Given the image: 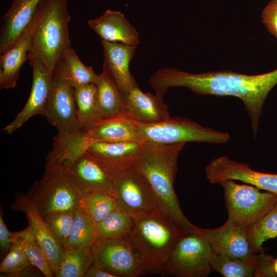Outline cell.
Returning a JSON list of instances; mask_svg holds the SVG:
<instances>
[{"instance_id":"d590c367","label":"cell","mask_w":277,"mask_h":277,"mask_svg":"<svg viewBox=\"0 0 277 277\" xmlns=\"http://www.w3.org/2000/svg\"><path fill=\"white\" fill-rule=\"evenodd\" d=\"M275 259L264 252L256 254L254 258L255 277H274L276 275L274 270Z\"/></svg>"},{"instance_id":"7402d4cb","label":"cell","mask_w":277,"mask_h":277,"mask_svg":"<svg viewBox=\"0 0 277 277\" xmlns=\"http://www.w3.org/2000/svg\"><path fill=\"white\" fill-rule=\"evenodd\" d=\"M88 25L102 39L135 46L140 43L136 30L120 11L107 10L101 16L89 19Z\"/></svg>"},{"instance_id":"f35d334b","label":"cell","mask_w":277,"mask_h":277,"mask_svg":"<svg viewBox=\"0 0 277 277\" xmlns=\"http://www.w3.org/2000/svg\"><path fill=\"white\" fill-rule=\"evenodd\" d=\"M85 277H114V276L93 263L87 271Z\"/></svg>"},{"instance_id":"ab89813d","label":"cell","mask_w":277,"mask_h":277,"mask_svg":"<svg viewBox=\"0 0 277 277\" xmlns=\"http://www.w3.org/2000/svg\"><path fill=\"white\" fill-rule=\"evenodd\" d=\"M274 270L277 276V259H275L274 263Z\"/></svg>"},{"instance_id":"484cf974","label":"cell","mask_w":277,"mask_h":277,"mask_svg":"<svg viewBox=\"0 0 277 277\" xmlns=\"http://www.w3.org/2000/svg\"><path fill=\"white\" fill-rule=\"evenodd\" d=\"M76 114L83 132L90 130L102 117L96 102L94 83L74 89Z\"/></svg>"},{"instance_id":"74e56055","label":"cell","mask_w":277,"mask_h":277,"mask_svg":"<svg viewBox=\"0 0 277 277\" xmlns=\"http://www.w3.org/2000/svg\"><path fill=\"white\" fill-rule=\"evenodd\" d=\"M19 231L10 232L7 228L3 217V209L1 207L0 213V246L1 250L9 251L11 245L15 243L18 238Z\"/></svg>"},{"instance_id":"83f0119b","label":"cell","mask_w":277,"mask_h":277,"mask_svg":"<svg viewBox=\"0 0 277 277\" xmlns=\"http://www.w3.org/2000/svg\"><path fill=\"white\" fill-rule=\"evenodd\" d=\"M118 206L114 195L102 192H89L82 194L77 208L94 223L98 222Z\"/></svg>"},{"instance_id":"9c48e42d","label":"cell","mask_w":277,"mask_h":277,"mask_svg":"<svg viewBox=\"0 0 277 277\" xmlns=\"http://www.w3.org/2000/svg\"><path fill=\"white\" fill-rule=\"evenodd\" d=\"M90 252L93 263L114 277H136L148 271L138 251L126 239L98 238Z\"/></svg>"},{"instance_id":"5b68a950","label":"cell","mask_w":277,"mask_h":277,"mask_svg":"<svg viewBox=\"0 0 277 277\" xmlns=\"http://www.w3.org/2000/svg\"><path fill=\"white\" fill-rule=\"evenodd\" d=\"M26 195L44 217L57 212L74 211L82 192L70 170L54 167L44 170L41 179L33 183Z\"/></svg>"},{"instance_id":"52a82bcc","label":"cell","mask_w":277,"mask_h":277,"mask_svg":"<svg viewBox=\"0 0 277 277\" xmlns=\"http://www.w3.org/2000/svg\"><path fill=\"white\" fill-rule=\"evenodd\" d=\"M136 123L143 141L161 144L196 142L220 144L226 143L230 138L227 132L204 127L184 117H170L155 124Z\"/></svg>"},{"instance_id":"ac0fdd59","label":"cell","mask_w":277,"mask_h":277,"mask_svg":"<svg viewBox=\"0 0 277 277\" xmlns=\"http://www.w3.org/2000/svg\"><path fill=\"white\" fill-rule=\"evenodd\" d=\"M41 1L12 0L1 20V54L14 46L28 30Z\"/></svg>"},{"instance_id":"1f68e13d","label":"cell","mask_w":277,"mask_h":277,"mask_svg":"<svg viewBox=\"0 0 277 277\" xmlns=\"http://www.w3.org/2000/svg\"><path fill=\"white\" fill-rule=\"evenodd\" d=\"M17 242L37 269L46 277L54 276L49 261L29 225L19 231Z\"/></svg>"},{"instance_id":"4fadbf2b","label":"cell","mask_w":277,"mask_h":277,"mask_svg":"<svg viewBox=\"0 0 277 277\" xmlns=\"http://www.w3.org/2000/svg\"><path fill=\"white\" fill-rule=\"evenodd\" d=\"M29 63L32 68L33 80L29 98L22 110L3 130L11 134L29 119L37 114L43 115L52 91L54 71L46 68L32 54Z\"/></svg>"},{"instance_id":"277c9868","label":"cell","mask_w":277,"mask_h":277,"mask_svg":"<svg viewBox=\"0 0 277 277\" xmlns=\"http://www.w3.org/2000/svg\"><path fill=\"white\" fill-rule=\"evenodd\" d=\"M133 221L131 232L126 240L138 251L148 271L163 272L174 246L184 234L160 213L135 217Z\"/></svg>"},{"instance_id":"f1b7e54d","label":"cell","mask_w":277,"mask_h":277,"mask_svg":"<svg viewBox=\"0 0 277 277\" xmlns=\"http://www.w3.org/2000/svg\"><path fill=\"white\" fill-rule=\"evenodd\" d=\"M74 213L73 226L65 247L90 251L97 239L94 223L78 208Z\"/></svg>"},{"instance_id":"9a60e30c","label":"cell","mask_w":277,"mask_h":277,"mask_svg":"<svg viewBox=\"0 0 277 277\" xmlns=\"http://www.w3.org/2000/svg\"><path fill=\"white\" fill-rule=\"evenodd\" d=\"M199 232L216 253L244 261L252 260L255 255L246 228L238 227L227 221L217 228H201Z\"/></svg>"},{"instance_id":"e0dca14e","label":"cell","mask_w":277,"mask_h":277,"mask_svg":"<svg viewBox=\"0 0 277 277\" xmlns=\"http://www.w3.org/2000/svg\"><path fill=\"white\" fill-rule=\"evenodd\" d=\"M144 141L100 142L86 150L103 167L114 175L132 167Z\"/></svg>"},{"instance_id":"7a4b0ae2","label":"cell","mask_w":277,"mask_h":277,"mask_svg":"<svg viewBox=\"0 0 277 277\" xmlns=\"http://www.w3.org/2000/svg\"><path fill=\"white\" fill-rule=\"evenodd\" d=\"M186 143L161 144L144 141L133 166L147 180L162 214L169 219L183 234L200 228L192 224L182 211L175 192L179 154Z\"/></svg>"},{"instance_id":"8d00e7d4","label":"cell","mask_w":277,"mask_h":277,"mask_svg":"<svg viewBox=\"0 0 277 277\" xmlns=\"http://www.w3.org/2000/svg\"><path fill=\"white\" fill-rule=\"evenodd\" d=\"M261 20L277 40V0L270 1L263 10Z\"/></svg>"},{"instance_id":"8992f818","label":"cell","mask_w":277,"mask_h":277,"mask_svg":"<svg viewBox=\"0 0 277 277\" xmlns=\"http://www.w3.org/2000/svg\"><path fill=\"white\" fill-rule=\"evenodd\" d=\"M224 189L227 209V221L241 228H246L261 220L277 202V195L261 192L247 184H240L233 180L220 184Z\"/></svg>"},{"instance_id":"2e32d148","label":"cell","mask_w":277,"mask_h":277,"mask_svg":"<svg viewBox=\"0 0 277 277\" xmlns=\"http://www.w3.org/2000/svg\"><path fill=\"white\" fill-rule=\"evenodd\" d=\"M75 138L85 151L96 143L143 141L136 122L127 116L102 119L89 131L77 133Z\"/></svg>"},{"instance_id":"6da1fadb","label":"cell","mask_w":277,"mask_h":277,"mask_svg":"<svg viewBox=\"0 0 277 277\" xmlns=\"http://www.w3.org/2000/svg\"><path fill=\"white\" fill-rule=\"evenodd\" d=\"M149 83L155 93L163 96L170 87H184L200 95L238 97L244 104L255 136L264 103L277 84V69L261 74L247 75L230 71L190 73L165 68L156 72Z\"/></svg>"},{"instance_id":"4316f807","label":"cell","mask_w":277,"mask_h":277,"mask_svg":"<svg viewBox=\"0 0 277 277\" xmlns=\"http://www.w3.org/2000/svg\"><path fill=\"white\" fill-rule=\"evenodd\" d=\"M133 218L117 207L101 221L94 223L96 238L126 239L131 232Z\"/></svg>"},{"instance_id":"44dd1931","label":"cell","mask_w":277,"mask_h":277,"mask_svg":"<svg viewBox=\"0 0 277 277\" xmlns=\"http://www.w3.org/2000/svg\"><path fill=\"white\" fill-rule=\"evenodd\" d=\"M70 170L79 185L82 194L89 192H102L114 195L115 175L106 170L87 152L83 153L75 160Z\"/></svg>"},{"instance_id":"4dcf8cb0","label":"cell","mask_w":277,"mask_h":277,"mask_svg":"<svg viewBox=\"0 0 277 277\" xmlns=\"http://www.w3.org/2000/svg\"><path fill=\"white\" fill-rule=\"evenodd\" d=\"M93 264L90 251L66 247L56 277H85Z\"/></svg>"},{"instance_id":"30bf717a","label":"cell","mask_w":277,"mask_h":277,"mask_svg":"<svg viewBox=\"0 0 277 277\" xmlns=\"http://www.w3.org/2000/svg\"><path fill=\"white\" fill-rule=\"evenodd\" d=\"M113 191L118 206L133 218L161 213L150 184L133 166L115 175Z\"/></svg>"},{"instance_id":"ba28073f","label":"cell","mask_w":277,"mask_h":277,"mask_svg":"<svg viewBox=\"0 0 277 277\" xmlns=\"http://www.w3.org/2000/svg\"><path fill=\"white\" fill-rule=\"evenodd\" d=\"M199 230L181 236L163 271L177 277H206L212 272L211 259L214 251Z\"/></svg>"},{"instance_id":"836d02e7","label":"cell","mask_w":277,"mask_h":277,"mask_svg":"<svg viewBox=\"0 0 277 277\" xmlns=\"http://www.w3.org/2000/svg\"><path fill=\"white\" fill-rule=\"evenodd\" d=\"M34 267L30 261L23 247L17 241L13 243L8 254L0 264L2 276L19 277L28 275Z\"/></svg>"},{"instance_id":"3957f363","label":"cell","mask_w":277,"mask_h":277,"mask_svg":"<svg viewBox=\"0 0 277 277\" xmlns=\"http://www.w3.org/2000/svg\"><path fill=\"white\" fill-rule=\"evenodd\" d=\"M68 0H41L28 29L32 54L48 69L54 71L70 48Z\"/></svg>"},{"instance_id":"f546056e","label":"cell","mask_w":277,"mask_h":277,"mask_svg":"<svg viewBox=\"0 0 277 277\" xmlns=\"http://www.w3.org/2000/svg\"><path fill=\"white\" fill-rule=\"evenodd\" d=\"M246 230L254 252H264L266 249L263 243L277 236V202L261 220Z\"/></svg>"},{"instance_id":"cb8c5ba5","label":"cell","mask_w":277,"mask_h":277,"mask_svg":"<svg viewBox=\"0 0 277 277\" xmlns=\"http://www.w3.org/2000/svg\"><path fill=\"white\" fill-rule=\"evenodd\" d=\"M96 88V102L102 119L127 116L125 96L116 82L105 69L94 82Z\"/></svg>"},{"instance_id":"d4e9b609","label":"cell","mask_w":277,"mask_h":277,"mask_svg":"<svg viewBox=\"0 0 277 277\" xmlns=\"http://www.w3.org/2000/svg\"><path fill=\"white\" fill-rule=\"evenodd\" d=\"M54 71L74 89L94 83L97 76L91 67L81 62L72 47L63 55Z\"/></svg>"},{"instance_id":"7c38bea8","label":"cell","mask_w":277,"mask_h":277,"mask_svg":"<svg viewBox=\"0 0 277 277\" xmlns=\"http://www.w3.org/2000/svg\"><path fill=\"white\" fill-rule=\"evenodd\" d=\"M208 181L220 184L226 180L240 181L277 195V174L255 171L248 165L222 156L212 160L205 168Z\"/></svg>"},{"instance_id":"d6a6232c","label":"cell","mask_w":277,"mask_h":277,"mask_svg":"<svg viewBox=\"0 0 277 277\" xmlns=\"http://www.w3.org/2000/svg\"><path fill=\"white\" fill-rule=\"evenodd\" d=\"M254 258L241 260L214 252L211 259L212 271L224 277H255Z\"/></svg>"},{"instance_id":"d6986e66","label":"cell","mask_w":277,"mask_h":277,"mask_svg":"<svg viewBox=\"0 0 277 277\" xmlns=\"http://www.w3.org/2000/svg\"><path fill=\"white\" fill-rule=\"evenodd\" d=\"M126 114L133 121L143 124H155L171 117L163 96L145 93L136 85L125 94Z\"/></svg>"},{"instance_id":"603a6c76","label":"cell","mask_w":277,"mask_h":277,"mask_svg":"<svg viewBox=\"0 0 277 277\" xmlns=\"http://www.w3.org/2000/svg\"><path fill=\"white\" fill-rule=\"evenodd\" d=\"M32 56V43L29 30L12 47L0 56V87L8 89L15 87L23 64Z\"/></svg>"},{"instance_id":"8fae6325","label":"cell","mask_w":277,"mask_h":277,"mask_svg":"<svg viewBox=\"0 0 277 277\" xmlns=\"http://www.w3.org/2000/svg\"><path fill=\"white\" fill-rule=\"evenodd\" d=\"M43 115L61 136L83 132L76 114L74 89L55 71L52 91Z\"/></svg>"},{"instance_id":"ffe728a7","label":"cell","mask_w":277,"mask_h":277,"mask_svg":"<svg viewBox=\"0 0 277 277\" xmlns=\"http://www.w3.org/2000/svg\"><path fill=\"white\" fill-rule=\"evenodd\" d=\"M104 51L103 69L111 76L124 94L137 84L129 70L130 62L137 46L102 39Z\"/></svg>"},{"instance_id":"e575fe53","label":"cell","mask_w":277,"mask_h":277,"mask_svg":"<svg viewBox=\"0 0 277 277\" xmlns=\"http://www.w3.org/2000/svg\"><path fill=\"white\" fill-rule=\"evenodd\" d=\"M74 211L75 210L57 212L43 217L50 230L64 248L73 226L75 219Z\"/></svg>"},{"instance_id":"5bb4252c","label":"cell","mask_w":277,"mask_h":277,"mask_svg":"<svg viewBox=\"0 0 277 277\" xmlns=\"http://www.w3.org/2000/svg\"><path fill=\"white\" fill-rule=\"evenodd\" d=\"M11 207L14 211L25 214L28 225L44 250L55 276L61 263L64 247L50 230L36 205L26 194L15 193Z\"/></svg>"}]
</instances>
